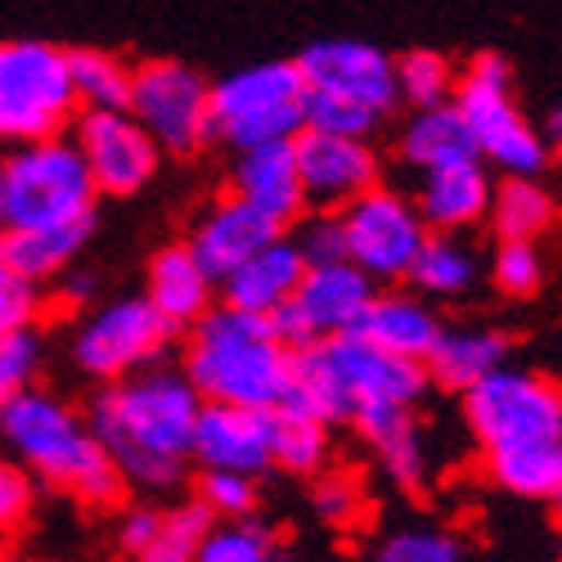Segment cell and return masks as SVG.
Listing matches in <instances>:
<instances>
[{
    "instance_id": "1",
    "label": "cell",
    "mask_w": 562,
    "mask_h": 562,
    "mask_svg": "<svg viewBox=\"0 0 562 562\" xmlns=\"http://www.w3.org/2000/svg\"><path fill=\"white\" fill-rule=\"evenodd\" d=\"M203 396L180 364H149L131 379L104 383L86 405L100 446L117 463L126 491L171 495L190 473L194 424Z\"/></svg>"
},
{
    "instance_id": "2",
    "label": "cell",
    "mask_w": 562,
    "mask_h": 562,
    "mask_svg": "<svg viewBox=\"0 0 562 562\" xmlns=\"http://www.w3.org/2000/svg\"><path fill=\"white\" fill-rule=\"evenodd\" d=\"M180 369L212 405L279 409L297 387V347L270 315L216 302L194 329H184Z\"/></svg>"
},
{
    "instance_id": "3",
    "label": "cell",
    "mask_w": 562,
    "mask_h": 562,
    "mask_svg": "<svg viewBox=\"0 0 562 562\" xmlns=\"http://www.w3.org/2000/svg\"><path fill=\"white\" fill-rule=\"evenodd\" d=\"M0 446H5L27 473L86 508H117L126 499V482L117 463L100 446L95 428L72 401L45 387H23L0 401Z\"/></svg>"
},
{
    "instance_id": "4",
    "label": "cell",
    "mask_w": 562,
    "mask_h": 562,
    "mask_svg": "<svg viewBox=\"0 0 562 562\" xmlns=\"http://www.w3.org/2000/svg\"><path fill=\"white\" fill-rule=\"evenodd\" d=\"M428 369L418 360L392 356L364 334H334L311 347H297V387L293 401L329 418L334 428H351L356 418L392 405H418L428 392Z\"/></svg>"
},
{
    "instance_id": "5",
    "label": "cell",
    "mask_w": 562,
    "mask_h": 562,
    "mask_svg": "<svg viewBox=\"0 0 562 562\" xmlns=\"http://www.w3.org/2000/svg\"><path fill=\"white\" fill-rule=\"evenodd\" d=\"M306 81V126L373 139L396 109V59L369 41L329 36L297 55Z\"/></svg>"
},
{
    "instance_id": "6",
    "label": "cell",
    "mask_w": 562,
    "mask_h": 562,
    "mask_svg": "<svg viewBox=\"0 0 562 562\" xmlns=\"http://www.w3.org/2000/svg\"><path fill=\"white\" fill-rule=\"evenodd\" d=\"M100 190L68 135L0 154V234L95 221Z\"/></svg>"
},
{
    "instance_id": "7",
    "label": "cell",
    "mask_w": 562,
    "mask_h": 562,
    "mask_svg": "<svg viewBox=\"0 0 562 562\" xmlns=\"http://www.w3.org/2000/svg\"><path fill=\"white\" fill-rule=\"evenodd\" d=\"M81 104L68 50L41 36L0 41V149L68 135Z\"/></svg>"
},
{
    "instance_id": "8",
    "label": "cell",
    "mask_w": 562,
    "mask_h": 562,
    "mask_svg": "<svg viewBox=\"0 0 562 562\" xmlns=\"http://www.w3.org/2000/svg\"><path fill=\"white\" fill-rule=\"evenodd\" d=\"M212 117L216 145H225L229 154L297 139L306 131V81L297 72V59L248 64L212 81Z\"/></svg>"
},
{
    "instance_id": "9",
    "label": "cell",
    "mask_w": 562,
    "mask_h": 562,
    "mask_svg": "<svg viewBox=\"0 0 562 562\" xmlns=\"http://www.w3.org/2000/svg\"><path fill=\"white\" fill-rule=\"evenodd\" d=\"M454 109L463 113L482 162L499 167L504 176H540L544 171L549 149H544L540 131L522 117V109L513 104V68L504 64V55L486 50L459 72Z\"/></svg>"
},
{
    "instance_id": "10",
    "label": "cell",
    "mask_w": 562,
    "mask_h": 562,
    "mask_svg": "<svg viewBox=\"0 0 562 562\" xmlns=\"http://www.w3.org/2000/svg\"><path fill=\"white\" fill-rule=\"evenodd\" d=\"M468 432L486 454L562 437V387L544 373L499 364L463 392Z\"/></svg>"
},
{
    "instance_id": "11",
    "label": "cell",
    "mask_w": 562,
    "mask_h": 562,
    "mask_svg": "<svg viewBox=\"0 0 562 562\" xmlns=\"http://www.w3.org/2000/svg\"><path fill=\"white\" fill-rule=\"evenodd\" d=\"M180 334L154 311L145 293H126L86 306V315L72 329V364L86 373L90 383H117L131 373L162 364L171 342Z\"/></svg>"
},
{
    "instance_id": "12",
    "label": "cell",
    "mask_w": 562,
    "mask_h": 562,
    "mask_svg": "<svg viewBox=\"0 0 562 562\" xmlns=\"http://www.w3.org/2000/svg\"><path fill=\"white\" fill-rule=\"evenodd\" d=\"M131 117L145 126L167 158H199L216 145L212 81L180 59L131 64Z\"/></svg>"
},
{
    "instance_id": "13",
    "label": "cell",
    "mask_w": 562,
    "mask_h": 562,
    "mask_svg": "<svg viewBox=\"0 0 562 562\" xmlns=\"http://www.w3.org/2000/svg\"><path fill=\"white\" fill-rule=\"evenodd\" d=\"M347 261H356L373 284H401L409 279V266L428 239V221L418 216L414 199L392 190V184H373V190L356 194L351 203L338 207Z\"/></svg>"
},
{
    "instance_id": "14",
    "label": "cell",
    "mask_w": 562,
    "mask_h": 562,
    "mask_svg": "<svg viewBox=\"0 0 562 562\" xmlns=\"http://www.w3.org/2000/svg\"><path fill=\"white\" fill-rule=\"evenodd\" d=\"M72 145L95 180L100 199H135L162 171V145L131 117V109H81Z\"/></svg>"
},
{
    "instance_id": "15",
    "label": "cell",
    "mask_w": 562,
    "mask_h": 562,
    "mask_svg": "<svg viewBox=\"0 0 562 562\" xmlns=\"http://www.w3.org/2000/svg\"><path fill=\"white\" fill-rule=\"evenodd\" d=\"M373 293H379V284H373L356 261H347V257L315 261V266H306L297 293L274 315V324L293 347H311L334 334H356Z\"/></svg>"
},
{
    "instance_id": "16",
    "label": "cell",
    "mask_w": 562,
    "mask_h": 562,
    "mask_svg": "<svg viewBox=\"0 0 562 562\" xmlns=\"http://www.w3.org/2000/svg\"><path fill=\"white\" fill-rule=\"evenodd\" d=\"M293 149H297V167H302V184H306V203L315 212H338L356 194L373 190L383 176L379 149H373V139H364V135H338V131L306 126L293 139Z\"/></svg>"
},
{
    "instance_id": "17",
    "label": "cell",
    "mask_w": 562,
    "mask_h": 562,
    "mask_svg": "<svg viewBox=\"0 0 562 562\" xmlns=\"http://www.w3.org/2000/svg\"><path fill=\"white\" fill-rule=\"evenodd\" d=\"M229 194H239L248 207H257L270 225L293 229L311 207L293 139H274V145H252V149L234 154Z\"/></svg>"
},
{
    "instance_id": "18",
    "label": "cell",
    "mask_w": 562,
    "mask_h": 562,
    "mask_svg": "<svg viewBox=\"0 0 562 562\" xmlns=\"http://www.w3.org/2000/svg\"><path fill=\"white\" fill-rule=\"evenodd\" d=\"M190 459H194V468H221V473H248V477L270 473L274 468V459H270V409L203 401Z\"/></svg>"
},
{
    "instance_id": "19",
    "label": "cell",
    "mask_w": 562,
    "mask_h": 562,
    "mask_svg": "<svg viewBox=\"0 0 562 562\" xmlns=\"http://www.w3.org/2000/svg\"><path fill=\"white\" fill-rule=\"evenodd\" d=\"M145 297L154 302V311L171 324L176 334L194 329V324L221 302L216 274L199 261L190 239H171V244H162L149 257V266H145Z\"/></svg>"
},
{
    "instance_id": "20",
    "label": "cell",
    "mask_w": 562,
    "mask_h": 562,
    "mask_svg": "<svg viewBox=\"0 0 562 562\" xmlns=\"http://www.w3.org/2000/svg\"><path fill=\"white\" fill-rule=\"evenodd\" d=\"M302 274H306V257L293 239V229H284V234H274L270 244H261L248 261L234 266L216 284V293H221L225 306H239V311L274 319L289 306V297L297 293Z\"/></svg>"
},
{
    "instance_id": "21",
    "label": "cell",
    "mask_w": 562,
    "mask_h": 562,
    "mask_svg": "<svg viewBox=\"0 0 562 562\" xmlns=\"http://www.w3.org/2000/svg\"><path fill=\"white\" fill-rule=\"evenodd\" d=\"M274 234H284L279 225H270L257 207H248L239 194H216L199 216H194V225H190V248L199 252V261L216 274V284L221 279L239 266V261H248L261 244H270Z\"/></svg>"
},
{
    "instance_id": "22",
    "label": "cell",
    "mask_w": 562,
    "mask_h": 562,
    "mask_svg": "<svg viewBox=\"0 0 562 562\" xmlns=\"http://www.w3.org/2000/svg\"><path fill=\"white\" fill-rule=\"evenodd\" d=\"M491 199H495V184L482 158H459L432 171H418L414 207L432 234H459L468 225H477L491 212Z\"/></svg>"
},
{
    "instance_id": "23",
    "label": "cell",
    "mask_w": 562,
    "mask_h": 562,
    "mask_svg": "<svg viewBox=\"0 0 562 562\" xmlns=\"http://www.w3.org/2000/svg\"><path fill=\"white\" fill-rule=\"evenodd\" d=\"M351 428L369 446L373 463L383 468L387 482H396L401 491H424L428 486V446H424V428H418L414 405L373 409V414L356 418Z\"/></svg>"
},
{
    "instance_id": "24",
    "label": "cell",
    "mask_w": 562,
    "mask_h": 562,
    "mask_svg": "<svg viewBox=\"0 0 562 562\" xmlns=\"http://www.w3.org/2000/svg\"><path fill=\"white\" fill-rule=\"evenodd\" d=\"M446 324L437 319V311L424 302V293H401V289H379L360 319V329L369 342H379L383 351L392 356H405V360H418L424 364L437 347Z\"/></svg>"
},
{
    "instance_id": "25",
    "label": "cell",
    "mask_w": 562,
    "mask_h": 562,
    "mask_svg": "<svg viewBox=\"0 0 562 562\" xmlns=\"http://www.w3.org/2000/svg\"><path fill=\"white\" fill-rule=\"evenodd\" d=\"M508 356V338L499 329H482V324H459V329H441L432 356L424 360L428 379L446 392H468L482 383L491 369H499Z\"/></svg>"
},
{
    "instance_id": "26",
    "label": "cell",
    "mask_w": 562,
    "mask_h": 562,
    "mask_svg": "<svg viewBox=\"0 0 562 562\" xmlns=\"http://www.w3.org/2000/svg\"><path fill=\"white\" fill-rule=\"evenodd\" d=\"M270 459L279 473L311 482L334 463V424L297 401L270 409Z\"/></svg>"
},
{
    "instance_id": "27",
    "label": "cell",
    "mask_w": 562,
    "mask_h": 562,
    "mask_svg": "<svg viewBox=\"0 0 562 562\" xmlns=\"http://www.w3.org/2000/svg\"><path fill=\"white\" fill-rule=\"evenodd\" d=\"M396 154L414 171H432V167H446L459 158H477L473 135H468V122L454 109V100L432 104V109H414V117L396 135Z\"/></svg>"
},
{
    "instance_id": "28",
    "label": "cell",
    "mask_w": 562,
    "mask_h": 562,
    "mask_svg": "<svg viewBox=\"0 0 562 562\" xmlns=\"http://www.w3.org/2000/svg\"><path fill=\"white\" fill-rule=\"evenodd\" d=\"M90 234H95V221L50 225V229H14V234H0V239H5L10 266L45 289V284H59V279L81 261Z\"/></svg>"
},
{
    "instance_id": "29",
    "label": "cell",
    "mask_w": 562,
    "mask_h": 562,
    "mask_svg": "<svg viewBox=\"0 0 562 562\" xmlns=\"http://www.w3.org/2000/svg\"><path fill=\"white\" fill-rule=\"evenodd\" d=\"M486 473L508 495L562 508V437L558 441H540V446H518V450L486 454Z\"/></svg>"
},
{
    "instance_id": "30",
    "label": "cell",
    "mask_w": 562,
    "mask_h": 562,
    "mask_svg": "<svg viewBox=\"0 0 562 562\" xmlns=\"http://www.w3.org/2000/svg\"><path fill=\"white\" fill-rule=\"evenodd\" d=\"M477 274L482 266L473 248L459 244L454 234H428L405 284H414V293H424V297H459L477 284Z\"/></svg>"
},
{
    "instance_id": "31",
    "label": "cell",
    "mask_w": 562,
    "mask_h": 562,
    "mask_svg": "<svg viewBox=\"0 0 562 562\" xmlns=\"http://www.w3.org/2000/svg\"><path fill=\"white\" fill-rule=\"evenodd\" d=\"M491 225H495V239H540V234L553 225L558 207L553 194L536 176H504V184L491 199Z\"/></svg>"
},
{
    "instance_id": "32",
    "label": "cell",
    "mask_w": 562,
    "mask_h": 562,
    "mask_svg": "<svg viewBox=\"0 0 562 562\" xmlns=\"http://www.w3.org/2000/svg\"><path fill=\"white\" fill-rule=\"evenodd\" d=\"M194 562H293L284 553V540L266 518H229V522H212V531L199 544Z\"/></svg>"
},
{
    "instance_id": "33",
    "label": "cell",
    "mask_w": 562,
    "mask_h": 562,
    "mask_svg": "<svg viewBox=\"0 0 562 562\" xmlns=\"http://www.w3.org/2000/svg\"><path fill=\"white\" fill-rule=\"evenodd\" d=\"M68 68H72V90L81 109H126V95H131L126 59H117L113 50H100V45H77V50H68Z\"/></svg>"
},
{
    "instance_id": "34",
    "label": "cell",
    "mask_w": 562,
    "mask_h": 562,
    "mask_svg": "<svg viewBox=\"0 0 562 562\" xmlns=\"http://www.w3.org/2000/svg\"><path fill=\"white\" fill-rule=\"evenodd\" d=\"M212 513L203 508V499H180V504H167L162 518H158V531L154 540L139 549L131 562H194L199 558V544L203 536L212 531Z\"/></svg>"
},
{
    "instance_id": "35",
    "label": "cell",
    "mask_w": 562,
    "mask_h": 562,
    "mask_svg": "<svg viewBox=\"0 0 562 562\" xmlns=\"http://www.w3.org/2000/svg\"><path fill=\"white\" fill-rule=\"evenodd\" d=\"M311 513L334 531H356L369 518V491L356 473L329 463L324 473L311 477Z\"/></svg>"
},
{
    "instance_id": "36",
    "label": "cell",
    "mask_w": 562,
    "mask_h": 562,
    "mask_svg": "<svg viewBox=\"0 0 562 562\" xmlns=\"http://www.w3.org/2000/svg\"><path fill=\"white\" fill-rule=\"evenodd\" d=\"M454 86H459V72L437 50H405L396 59V90H401V100L414 104V109L450 104L454 100Z\"/></svg>"
},
{
    "instance_id": "37",
    "label": "cell",
    "mask_w": 562,
    "mask_h": 562,
    "mask_svg": "<svg viewBox=\"0 0 562 562\" xmlns=\"http://www.w3.org/2000/svg\"><path fill=\"white\" fill-rule=\"evenodd\" d=\"M194 495L203 499V508L216 522L229 518H252L261 508V477L248 473H221V468H199V486Z\"/></svg>"
},
{
    "instance_id": "38",
    "label": "cell",
    "mask_w": 562,
    "mask_h": 562,
    "mask_svg": "<svg viewBox=\"0 0 562 562\" xmlns=\"http://www.w3.org/2000/svg\"><path fill=\"white\" fill-rule=\"evenodd\" d=\"M369 562H463V544L441 527H396L373 544Z\"/></svg>"
},
{
    "instance_id": "39",
    "label": "cell",
    "mask_w": 562,
    "mask_h": 562,
    "mask_svg": "<svg viewBox=\"0 0 562 562\" xmlns=\"http://www.w3.org/2000/svg\"><path fill=\"white\" fill-rule=\"evenodd\" d=\"M544 279V257L531 239H499L491 252V284L508 297H531Z\"/></svg>"
},
{
    "instance_id": "40",
    "label": "cell",
    "mask_w": 562,
    "mask_h": 562,
    "mask_svg": "<svg viewBox=\"0 0 562 562\" xmlns=\"http://www.w3.org/2000/svg\"><path fill=\"white\" fill-rule=\"evenodd\" d=\"M45 315V289L19 274L5 257V239H0V334L14 329H36Z\"/></svg>"
},
{
    "instance_id": "41",
    "label": "cell",
    "mask_w": 562,
    "mask_h": 562,
    "mask_svg": "<svg viewBox=\"0 0 562 562\" xmlns=\"http://www.w3.org/2000/svg\"><path fill=\"white\" fill-rule=\"evenodd\" d=\"M45 364V342L41 329H14L0 334V401L19 396L23 387L36 383V373Z\"/></svg>"
},
{
    "instance_id": "42",
    "label": "cell",
    "mask_w": 562,
    "mask_h": 562,
    "mask_svg": "<svg viewBox=\"0 0 562 562\" xmlns=\"http://www.w3.org/2000/svg\"><path fill=\"white\" fill-rule=\"evenodd\" d=\"M36 477L27 468L10 454L0 450V540L19 536L27 522H32V508H36Z\"/></svg>"
},
{
    "instance_id": "43",
    "label": "cell",
    "mask_w": 562,
    "mask_h": 562,
    "mask_svg": "<svg viewBox=\"0 0 562 562\" xmlns=\"http://www.w3.org/2000/svg\"><path fill=\"white\" fill-rule=\"evenodd\" d=\"M293 239H297V248H302L306 266L347 257V244H342V225H338V212H315V216H302V221L293 225Z\"/></svg>"
},
{
    "instance_id": "44",
    "label": "cell",
    "mask_w": 562,
    "mask_h": 562,
    "mask_svg": "<svg viewBox=\"0 0 562 562\" xmlns=\"http://www.w3.org/2000/svg\"><path fill=\"white\" fill-rule=\"evenodd\" d=\"M158 518H162V504H131V508H122L117 513V549L126 553V558H135L139 549H145L149 540H154V531H158Z\"/></svg>"
},
{
    "instance_id": "45",
    "label": "cell",
    "mask_w": 562,
    "mask_h": 562,
    "mask_svg": "<svg viewBox=\"0 0 562 562\" xmlns=\"http://www.w3.org/2000/svg\"><path fill=\"white\" fill-rule=\"evenodd\" d=\"M59 293H64L68 306H95V274H86L81 266H72L59 279Z\"/></svg>"
},
{
    "instance_id": "46",
    "label": "cell",
    "mask_w": 562,
    "mask_h": 562,
    "mask_svg": "<svg viewBox=\"0 0 562 562\" xmlns=\"http://www.w3.org/2000/svg\"><path fill=\"white\" fill-rule=\"evenodd\" d=\"M549 145H553L558 158H562V109H553V117H549Z\"/></svg>"
},
{
    "instance_id": "47",
    "label": "cell",
    "mask_w": 562,
    "mask_h": 562,
    "mask_svg": "<svg viewBox=\"0 0 562 562\" xmlns=\"http://www.w3.org/2000/svg\"><path fill=\"white\" fill-rule=\"evenodd\" d=\"M0 562H27L23 553H14V549H0Z\"/></svg>"
},
{
    "instance_id": "48",
    "label": "cell",
    "mask_w": 562,
    "mask_h": 562,
    "mask_svg": "<svg viewBox=\"0 0 562 562\" xmlns=\"http://www.w3.org/2000/svg\"><path fill=\"white\" fill-rule=\"evenodd\" d=\"M558 562H562V558H558Z\"/></svg>"
}]
</instances>
